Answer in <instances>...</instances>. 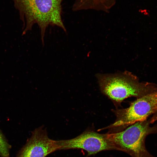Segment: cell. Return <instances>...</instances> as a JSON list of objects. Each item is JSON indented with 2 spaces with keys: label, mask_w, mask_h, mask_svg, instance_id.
I'll use <instances>...</instances> for the list:
<instances>
[{
  "label": "cell",
  "mask_w": 157,
  "mask_h": 157,
  "mask_svg": "<svg viewBox=\"0 0 157 157\" xmlns=\"http://www.w3.org/2000/svg\"><path fill=\"white\" fill-rule=\"evenodd\" d=\"M10 145L0 131V156L9 157Z\"/></svg>",
  "instance_id": "8"
},
{
  "label": "cell",
  "mask_w": 157,
  "mask_h": 157,
  "mask_svg": "<svg viewBox=\"0 0 157 157\" xmlns=\"http://www.w3.org/2000/svg\"><path fill=\"white\" fill-rule=\"evenodd\" d=\"M57 150L59 147L57 140L49 138L46 129L42 126L32 132L16 157H45Z\"/></svg>",
  "instance_id": "6"
},
{
  "label": "cell",
  "mask_w": 157,
  "mask_h": 157,
  "mask_svg": "<svg viewBox=\"0 0 157 157\" xmlns=\"http://www.w3.org/2000/svg\"><path fill=\"white\" fill-rule=\"evenodd\" d=\"M96 77L102 92L117 103L129 97L138 98L157 91V85L140 82L136 76L127 71L113 74H98Z\"/></svg>",
  "instance_id": "2"
},
{
  "label": "cell",
  "mask_w": 157,
  "mask_h": 157,
  "mask_svg": "<svg viewBox=\"0 0 157 157\" xmlns=\"http://www.w3.org/2000/svg\"><path fill=\"white\" fill-rule=\"evenodd\" d=\"M151 124L150 119L136 122L121 131L106 133L107 139L116 150L132 157H155L145 145L147 135L157 133V124L151 126Z\"/></svg>",
  "instance_id": "3"
},
{
  "label": "cell",
  "mask_w": 157,
  "mask_h": 157,
  "mask_svg": "<svg viewBox=\"0 0 157 157\" xmlns=\"http://www.w3.org/2000/svg\"><path fill=\"white\" fill-rule=\"evenodd\" d=\"M113 111L116 119L110 126L118 131L146 120L149 115L157 112V91L137 98L128 108Z\"/></svg>",
  "instance_id": "4"
},
{
  "label": "cell",
  "mask_w": 157,
  "mask_h": 157,
  "mask_svg": "<svg viewBox=\"0 0 157 157\" xmlns=\"http://www.w3.org/2000/svg\"><path fill=\"white\" fill-rule=\"evenodd\" d=\"M63 0H12L23 23L22 34L32 29L35 24L40 30L43 45L46 30L49 25L66 30L62 19Z\"/></svg>",
  "instance_id": "1"
},
{
  "label": "cell",
  "mask_w": 157,
  "mask_h": 157,
  "mask_svg": "<svg viewBox=\"0 0 157 157\" xmlns=\"http://www.w3.org/2000/svg\"><path fill=\"white\" fill-rule=\"evenodd\" d=\"M59 150L82 149L88 155H94L105 150H116L107 138L106 134L86 130L72 139L57 140Z\"/></svg>",
  "instance_id": "5"
},
{
  "label": "cell",
  "mask_w": 157,
  "mask_h": 157,
  "mask_svg": "<svg viewBox=\"0 0 157 157\" xmlns=\"http://www.w3.org/2000/svg\"><path fill=\"white\" fill-rule=\"evenodd\" d=\"M116 1V0H75L72 10L77 11L91 10L108 12Z\"/></svg>",
  "instance_id": "7"
},
{
  "label": "cell",
  "mask_w": 157,
  "mask_h": 157,
  "mask_svg": "<svg viewBox=\"0 0 157 157\" xmlns=\"http://www.w3.org/2000/svg\"><path fill=\"white\" fill-rule=\"evenodd\" d=\"M150 120L151 124L157 121V112L154 114L153 115Z\"/></svg>",
  "instance_id": "9"
}]
</instances>
